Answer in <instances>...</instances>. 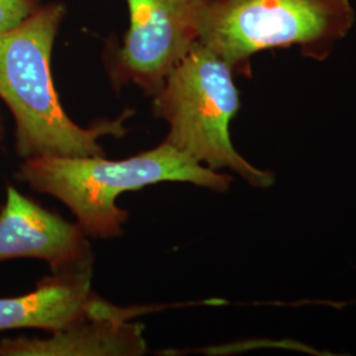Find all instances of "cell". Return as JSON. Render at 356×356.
Instances as JSON below:
<instances>
[{
	"mask_svg": "<svg viewBox=\"0 0 356 356\" xmlns=\"http://www.w3.org/2000/svg\"><path fill=\"white\" fill-rule=\"evenodd\" d=\"M91 275H53L40 281L35 291L0 298L1 331L57 332L94 318L131 319L152 307H119L91 289Z\"/></svg>",
	"mask_w": 356,
	"mask_h": 356,
	"instance_id": "52a82bcc",
	"label": "cell"
},
{
	"mask_svg": "<svg viewBox=\"0 0 356 356\" xmlns=\"http://www.w3.org/2000/svg\"><path fill=\"white\" fill-rule=\"evenodd\" d=\"M24 160L16 178L33 191L61 201L72 210L82 231L97 239H113L123 234L129 214L116 204V198L127 191L161 182H188L226 193L232 182L229 175L198 164L164 141L123 160L56 154Z\"/></svg>",
	"mask_w": 356,
	"mask_h": 356,
	"instance_id": "7a4b0ae2",
	"label": "cell"
},
{
	"mask_svg": "<svg viewBox=\"0 0 356 356\" xmlns=\"http://www.w3.org/2000/svg\"><path fill=\"white\" fill-rule=\"evenodd\" d=\"M15 259L42 260L53 275H88L94 254L78 225L8 186L0 209V263Z\"/></svg>",
	"mask_w": 356,
	"mask_h": 356,
	"instance_id": "8992f818",
	"label": "cell"
},
{
	"mask_svg": "<svg viewBox=\"0 0 356 356\" xmlns=\"http://www.w3.org/2000/svg\"><path fill=\"white\" fill-rule=\"evenodd\" d=\"M129 26L104 65L114 89L135 85L154 97L197 41L195 0H126Z\"/></svg>",
	"mask_w": 356,
	"mask_h": 356,
	"instance_id": "5b68a950",
	"label": "cell"
},
{
	"mask_svg": "<svg viewBox=\"0 0 356 356\" xmlns=\"http://www.w3.org/2000/svg\"><path fill=\"white\" fill-rule=\"evenodd\" d=\"M234 76L225 60L195 41L152 97L153 115L169 126L166 144L209 169H229L252 186L268 188L273 173L250 164L231 141L229 124L241 110Z\"/></svg>",
	"mask_w": 356,
	"mask_h": 356,
	"instance_id": "277c9868",
	"label": "cell"
},
{
	"mask_svg": "<svg viewBox=\"0 0 356 356\" xmlns=\"http://www.w3.org/2000/svg\"><path fill=\"white\" fill-rule=\"evenodd\" d=\"M197 41L235 74H251L257 53L298 48L322 61L355 26L351 0H195Z\"/></svg>",
	"mask_w": 356,
	"mask_h": 356,
	"instance_id": "3957f363",
	"label": "cell"
},
{
	"mask_svg": "<svg viewBox=\"0 0 356 356\" xmlns=\"http://www.w3.org/2000/svg\"><path fill=\"white\" fill-rule=\"evenodd\" d=\"M145 351L140 325L120 318L89 319L48 338L0 341V356H138Z\"/></svg>",
	"mask_w": 356,
	"mask_h": 356,
	"instance_id": "ba28073f",
	"label": "cell"
},
{
	"mask_svg": "<svg viewBox=\"0 0 356 356\" xmlns=\"http://www.w3.org/2000/svg\"><path fill=\"white\" fill-rule=\"evenodd\" d=\"M40 7V0H0V33L24 23Z\"/></svg>",
	"mask_w": 356,
	"mask_h": 356,
	"instance_id": "9c48e42d",
	"label": "cell"
},
{
	"mask_svg": "<svg viewBox=\"0 0 356 356\" xmlns=\"http://www.w3.org/2000/svg\"><path fill=\"white\" fill-rule=\"evenodd\" d=\"M3 136H4V127H3V122L0 119V141L3 139Z\"/></svg>",
	"mask_w": 356,
	"mask_h": 356,
	"instance_id": "30bf717a",
	"label": "cell"
},
{
	"mask_svg": "<svg viewBox=\"0 0 356 356\" xmlns=\"http://www.w3.org/2000/svg\"><path fill=\"white\" fill-rule=\"evenodd\" d=\"M66 16L63 3L40 6L24 23L0 33V99L15 122V149L23 157L104 156L99 139L126 135L127 110L114 120L81 127L65 113L51 76V51Z\"/></svg>",
	"mask_w": 356,
	"mask_h": 356,
	"instance_id": "6da1fadb",
	"label": "cell"
}]
</instances>
